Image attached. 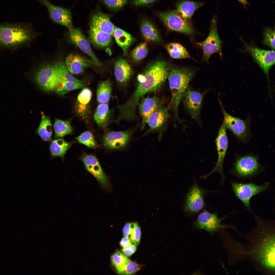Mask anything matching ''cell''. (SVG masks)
<instances>
[{"mask_svg":"<svg viewBox=\"0 0 275 275\" xmlns=\"http://www.w3.org/2000/svg\"><path fill=\"white\" fill-rule=\"evenodd\" d=\"M255 225L240 242L226 230L221 232L223 245L228 253V263L233 265L247 260L261 273L275 274L274 222L255 216Z\"/></svg>","mask_w":275,"mask_h":275,"instance_id":"6da1fadb","label":"cell"},{"mask_svg":"<svg viewBox=\"0 0 275 275\" xmlns=\"http://www.w3.org/2000/svg\"><path fill=\"white\" fill-rule=\"evenodd\" d=\"M167 63L158 61L148 66L137 76L135 88L128 99L119 104L117 101L119 112L115 122L137 121L139 118L136 109L141 99L146 94L160 91L164 85L171 68Z\"/></svg>","mask_w":275,"mask_h":275,"instance_id":"7a4b0ae2","label":"cell"},{"mask_svg":"<svg viewBox=\"0 0 275 275\" xmlns=\"http://www.w3.org/2000/svg\"><path fill=\"white\" fill-rule=\"evenodd\" d=\"M195 73L193 70L187 67H174L171 68L167 77L171 93L168 107L173 112L175 121H177L183 126V121L178 117L179 106Z\"/></svg>","mask_w":275,"mask_h":275,"instance_id":"3957f363","label":"cell"},{"mask_svg":"<svg viewBox=\"0 0 275 275\" xmlns=\"http://www.w3.org/2000/svg\"><path fill=\"white\" fill-rule=\"evenodd\" d=\"M31 33L30 29L27 24H0V47L16 49L30 39Z\"/></svg>","mask_w":275,"mask_h":275,"instance_id":"277c9868","label":"cell"},{"mask_svg":"<svg viewBox=\"0 0 275 275\" xmlns=\"http://www.w3.org/2000/svg\"><path fill=\"white\" fill-rule=\"evenodd\" d=\"M208 90L206 89L202 91L196 90L188 86L182 99L185 109L200 127H202L201 112L203 100Z\"/></svg>","mask_w":275,"mask_h":275,"instance_id":"5b68a950","label":"cell"},{"mask_svg":"<svg viewBox=\"0 0 275 275\" xmlns=\"http://www.w3.org/2000/svg\"><path fill=\"white\" fill-rule=\"evenodd\" d=\"M226 217L219 218L216 214L205 210L199 215L194 222V226L196 229H203L212 235L219 232L222 229L227 228L232 229L241 235L235 226L221 223Z\"/></svg>","mask_w":275,"mask_h":275,"instance_id":"8992f818","label":"cell"},{"mask_svg":"<svg viewBox=\"0 0 275 275\" xmlns=\"http://www.w3.org/2000/svg\"><path fill=\"white\" fill-rule=\"evenodd\" d=\"M34 79L39 88L47 92L55 91L59 85L53 64L41 66L35 73Z\"/></svg>","mask_w":275,"mask_h":275,"instance_id":"52a82bcc","label":"cell"},{"mask_svg":"<svg viewBox=\"0 0 275 275\" xmlns=\"http://www.w3.org/2000/svg\"><path fill=\"white\" fill-rule=\"evenodd\" d=\"M136 129L134 128L122 131H107L102 136V144L105 148L109 150L124 149L128 144Z\"/></svg>","mask_w":275,"mask_h":275,"instance_id":"ba28073f","label":"cell"},{"mask_svg":"<svg viewBox=\"0 0 275 275\" xmlns=\"http://www.w3.org/2000/svg\"><path fill=\"white\" fill-rule=\"evenodd\" d=\"M158 16L169 30L187 35L194 33L193 26L190 22L183 20L176 10L159 12Z\"/></svg>","mask_w":275,"mask_h":275,"instance_id":"9c48e42d","label":"cell"},{"mask_svg":"<svg viewBox=\"0 0 275 275\" xmlns=\"http://www.w3.org/2000/svg\"><path fill=\"white\" fill-rule=\"evenodd\" d=\"M208 191L194 182L186 197L184 207L185 213L191 215L200 211L204 206V196Z\"/></svg>","mask_w":275,"mask_h":275,"instance_id":"30bf717a","label":"cell"},{"mask_svg":"<svg viewBox=\"0 0 275 275\" xmlns=\"http://www.w3.org/2000/svg\"><path fill=\"white\" fill-rule=\"evenodd\" d=\"M171 119L169 108L164 105L158 108L150 116L147 121L149 129L145 134L157 132L160 140L167 129Z\"/></svg>","mask_w":275,"mask_h":275,"instance_id":"8fae6325","label":"cell"},{"mask_svg":"<svg viewBox=\"0 0 275 275\" xmlns=\"http://www.w3.org/2000/svg\"><path fill=\"white\" fill-rule=\"evenodd\" d=\"M217 24L216 19L214 17L211 22L210 29L208 37L204 41L198 43L203 51V59L207 62L213 53L222 54V42L218 34Z\"/></svg>","mask_w":275,"mask_h":275,"instance_id":"7c38bea8","label":"cell"},{"mask_svg":"<svg viewBox=\"0 0 275 275\" xmlns=\"http://www.w3.org/2000/svg\"><path fill=\"white\" fill-rule=\"evenodd\" d=\"M231 184L237 196L249 210H250V200L252 197L269 187L267 184L258 185L253 183H242L231 181Z\"/></svg>","mask_w":275,"mask_h":275,"instance_id":"4fadbf2b","label":"cell"},{"mask_svg":"<svg viewBox=\"0 0 275 275\" xmlns=\"http://www.w3.org/2000/svg\"><path fill=\"white\" fill-rule=\"evenodd\" d=\"M92 96L90 89L86 87L82 88L78 95L74 105L76 115L88 126L91 122Z\"/></svg>","mask_w":275,"mask_h":275,"instance_id":"5bb4252c","label":"cell"},{"mask_svg":"<svg viewBox=\"0 0 275 275\" xmlns=\"http://www.w3.org/2000/svg\"><path fill=\"white\" fill-rule=\"evenodd\" d=\"M80 159L86 169L95 178L100 185L106 189H109L110 186L108 177L96 157L93 155L84 153Z\"/></svg>","mask_w":275,"mask_h":275,"instance_id":"9a60e30c","label":"cell"},{"mask_svg":"<svg viewBox=\"0 0 275 275\" xmlns=\"http://www.w3.org/2000/svg\"><path fill=\"white\" fill-rule=\"evenodd\" d=\"M226 128L223 123L219 129L216 140L218 153L217 163L211 171L209 174L202 176V178H206L212 174L217 172L219 173L221 176L222 183L224 181L225 177L223 173V166L228 146V140L226 132Z\"/></svg>","mask_w":275,"mask_h":275,"instance_id":"2e32d148","label":"cell"},{"mask_svg":"<svg viewBox=\"0 0 275 275\" xmlns=\"http://www.w3.org/2000/svg\"><path fill=\"white\" fill-rule=\"evenodd\" d=\"M36 0L46 7L48 11L50 17L54 22L69 29L73 28L70 9L56 6L48 0Z\"/></svg>","mask_w":275,"mask_h":275,"instance_id":"e0dca14e","label":"cell"},{"mask_svg":"<svg viewBox=\"0 0 275 275\" xmlns=\"http://www.w3.org/2000/svg\"><path fill=\"white\" fill-rule=\"evenodd\" d=\"M245 45L248 51L251 54L254 61L268 78L269 70L275 64L274 50H265L246 44Z\"/></svg>","mask_w":275,"mask_h":275,"instance_id":"ac0fdd59","label":"cell"},{"mask_svg":"<svg viewBox=\"0 0 275 275\" xmlns=\"http://www.w3.org/2000/svg\"><path fill=\"white\" fill-rule=\"evenodd\" d=\"M219 103L224 115L223 123L226 128L231 131L239 138L244 140L249 134V124L246 120H244L234 117L227 113L223 106L222 102L218 98Z\"/></svg>","mask_w":275,"mask_h":275,"instance_id":"d6986e66","label":"cell"},{"mask_svg":"<svg viewBox=\"0 0 275 275\" xmlns=\"http://www.w3.org/2000/svg\"><path fill=\"white\" fill-rule=\"evenodd\" d=\"M165 98L154 95L142 98L138 105L139 114L142 120L141 129H143L147 123L150 115L157 109L164 105L166 102Z\"/></svg>","mask_w":275,"mask_h":275,"instance_id":"ffe728a7","label":"cell"},{"mask_svg":"<svg viewBox=\"0 0 275 275\" xmlns=\"http://www.w3.org/2000/svg\"><path fill=\"white\" fill-rule=\"evenodd\" d=\"M260 165L256 157L250 155L241 157L235 162L233 169L235 174L243 178L251 176L259 171Z\"/></svg>","mask_w":275,"mask_h":275,"instance_id":"44dd1931","label":"cell"},{"mask_svg":"<svg viewBox=\"0 0 275 275\" xmlns=\"http://www.w3.org/2000/svg\"><path fill=\"white\" fill-rule=\"evenodd\" d=\"M66 64L68 70L72 75L82 73L87 67L98 66L99 63L80 55L70 54L66 59Z\"/></svg>","mask_w":275,"mask_h":275,"instance_id":"7402d4cb","label":"cell"},{"mask_svg":"<svg viewBox=\"0 0 275 275\" xmlns=\"http://www.w3.org/2000/svg\"><path fill=\"white\" fill-rule=\"evenodd\" d=\"M67 37L69 42L78 47L93 60L99 63L98 58L91 49L89 43L79 29L73 28L69 29Z\"/></svg>","mask_w":275,"mask_h":275,"instance_id":"603a6c76","label":"cell"},{"mask_svg":"<svg viewBox=\"0 0 275 275\" xmlns=\"http://www.w3.org/2000/svg\"><path fill=\"white\" fill-rule=\"evenodd\" d=\"M114 74L116 82L121 88L128 85L133 74V70L127 62L120 58L115 62Z\"/></svg>","mask_w":275,"mask_h":275,"instance_id":"cb8c5ba5","label":"cell"},{"mask_svg":"<svg viewBox=\"0 0 275 275\" xmlns=\"http://www.w3.org/2000/svg\"><path fill=\"white\" fill-rule=\"evenodd\" d=\"M204 4L190 0H181L176 4V11L184 20L189 22L195 11Z\"/></svg>","mask_w":275,"mask_h":275,"instance_id":"d4e9b609","label":"cell"},{"mask_svg":"<svg viewBox=\"0 0 275 275\" xmlns=\"http://www.w3.org/2000/svg\"><path fill=\"white\" fill-rule=\"evenodd\" d=\"M110 16L101 12H96L91 17V25L111 35H113L116 27L111 21Z\"/></svg>","mask_w":275,"mask_h":275,"instance_id":"484cf974","label":"cell"},{"mask_svg":"<svg viewBox=\"0 0 275 275\" xmlns=\"http://www.w3.org/2000/svg\"><path fill=\"white\" fill-rule=\"evenodd\" d=\"M112 114L108 103H99L94 113L93 117L98 127L105 129L111 120Z\"/></svg>","mask_w":275,"mask_h":275,"instance_id":"4316f807","label":"cell"},{"mask_svg":"<svg viewBox=\"0 0 275 275\" xmlns=\"http://www.w3.org/2000/svg\"><path fill=\"white\" fill-rule=\"evenodd\" d=\"M88 33L90 42L95 46L99 47H106L112 42L111 35L94 28L91 25Z\"/></svg>","mask_w":275,"mask_h":275,"instance_id":"83f0119b","label":"cell"},{"mask_svg":"<svg viewBox=\"0 0 275 275\" xmlns=\"http://www.w3.org/2000/svg\"><path fill=\"white\" fill-rule=\"evenodd\" d=\"M112 84L110 79L102 81L98 84L97 91V98L99 103H108L112 92Z\"/></svg>","mask_w":275,"mask_h":275,"instance_id":"f1b7e54d","label":"cell"},{"mask_svg":"<svg viewBox=\"0 0 275 275\" xmlns=\"http://www.w3.org/2000/svg\"><path fill=\"white\" fill-rule=\"evenodd\" d=\"M113 35L117 43L122 49L124 56L126 55L129 48L133 41V37L128 33L116 27Z\"/></svg>","mask_w":275,"mask_h":275,"instance_id":"f546056e","label":"cell"},{"mask_svg":"<svg viewBox=\"0 0 275 275\" xmlns=\"http://www.w3.org/2000/svg\"><path fill=\"white\" fill-rule=\"evenodd\" d=\"M67 142L60 139L53 140L50 147L51 154L53 157H59L63 159L67 151L74 143Z\"/></svg>","mask_w":275,"mask_h":275,"instance_id":"4dcf8cb0","label":"cell"},{"mask_svg":"<svg viewBox=\"0 0 275 275\" xmlns=\"http://www.w3.org/2000/svg\"><path fill=\"white\" fill-rule=\"evenodd\" d=\"M52 127L49 117L43 113L39 126L36 130L37 133L44 141L49 142L51 141Z\"/></svg>","mask_w":275,"mask_h":275,"instance_id":"1f68e13d","label":"cell"},{"mask_svg":"<svg viewBox=\"0 0 275 275\" xmlns=\"http://www.w3.org/2000/svg\"><path fill=\"white\" fill-rule=\"evenodd\" d=\"M140 30L143 36L147 40L156 42L160 41V39L158 31L148 20L144 19L142 21Z\"/></svg>","mask_w":275,"mask_h":275,"instance_id":"d6a6232c","label":"cell"},{"mask_svg":"<svg viewBox=\"0 0 275 275\" xmlns=\"http://www.w3.org/2000/svg\"><path fill=\"white\" fill-rule=\"evenodd\" d=\"M54 137L56 138L62 137L72 134L73 129L71 124V120H64L55 118L53 124Z\"/></svg>","mask_w":275,"mask_h":275,"instance_id":"836d02e7","label":"cell"},{"mask_svg":"<svg viewBox=\"0 0 275 275\" xmlns=\"http://www.w3.org/2000/svg\"><path fill=\"white\" fill-rule=\"evenodd\" d=\"M87 84L85 80L81 82L66 81L59 85L55 91L59 95L63 96L71 91L86 87Z\"/></svg>","mask_w":275,"mask_h":275,"instance_id":"e575fe53","label":"cell"},{"mask_svg":"<svg viewBox=\"0 0 275 275\" xmlns=\"http://www.w3.org/2000/svg\"><path fill=\"white\" fill-rule=\"evenodd\" d=\"M166 48L170 55L174 59H182L191 58L185 48L179 43H169Z\"/></svg>","mask_w":275,"mask_h":275,"instance_id":"d590c367","label":"cell"},{"mask_svg":"<svg viewBox=\"0 0 275 275\" xmlns=\"http://www.w3.org/2000/svg\"><path fill=\"white\" fill-rule=\"evenodd\" d=\"M76 138L79 143L89 148L96 149L99 147L93 134L89 131L84 132Z\"/></svg>","mask_w":275,"mask_h":275,"instance_id":"8d00e7d4","label":"cell"},{"mask_svg":"<svg viewBox=\"0 0 275 275\" xmlns=\"http://www.w3.org/2000/svg\"><path fill=\"white\" fill-rule=\"evenodd\" d=\"M141 268L140 265L131 261L116 269L118 273L120 274L128 275L135 273Z\"/></svg>","mask_w":275,"mask_h":275,"instance_id":"74e56055","label":"cell"},{"mask_svg":"<svg viewBox=\"0 0 275 275\" xmlns=\"http://www.w3.org/2000/svg\"><path fill=\"white\" fill-rule=\"evenodd\" d=\"M148 51L146 43H142L138 45L133 50L131 53V56L133 60L139 61L146 56Z\"/></svg>","mask_w":275,"mask_h":275,"instance_id":"f35d334b","label":"cell"},{"mask_svg":"<svg viewBox=\"0 0 275 275\" xmlns=\"http://www.w3.org/2000/svg\"><path fill=\"white\" fill-rule=\"evenodd\" d=\"M264 39L263 42L265 45H266L275 49V30L270 26L265 28L263 29Z\"/></svg>","mask_w":275,"mask_h":275,"instance_id":"ab89813d","label":"cell"},{"mask_svg":"<svg viewBox=\"0 0 275 275\" xmlns=\"http://www.w3.org/2000/svg\"><path fill=\"white\" fill-rule=\"evenodd\" d=\"M111 259L112 263L116 268L131 261L118 250L111 256Z\"/></svg>","mask_w":275,"mask_h":275,"instance_id":"60d3db41","label":"cell"},{"mask_svg":"<svg viewBox=\"0 0 275 275\" xmlns=\"http://www.w3.org/2000/svg\"><path fill=\"white\" fill-rule=\"evenodd\" d=\"M141 236L140 228L136 222L132 223V226L129 238L136 246L139 244Z\"/></svg>","mask_w":275,"mask_h":275,"instance_id":"b9f144b4","label":"cell"},{"mask_svg":"<svg viewBox=\"0 0 275 275\" xmlns=\"http://www.w3.org/2000/svg\"><path fill=\"white\" fill-rule=\"evenodd\" d=\"M109 8L114 10H117L122 7L128 0H102Z\"/></svg>","mask_w":275,"mask_h":275,"instance_id":"7bdbcfd3","label":"cell"},{"mask_svg":"<svg viewBox=\"0 0 275 275\" xmlns=\"http://www.w3.org/2000/svg\"><path fill=\"white\" fill-rule=\"evenodd\" d=\"M136 249L135 245L132 244L129 247L122 249V251L123 254L126 256H129L132 255L135 251Z\"/></svg>","mask_w":275,"mask_h":275,"instance_id":"ee69618b","label":"cell"},{"mask_svg":"<svg viewBox=\"0 0 275 275\" xmlns=\"http://www.w3.org/2000/svg\"><path fill=\"white\" fill-rule=\"evenodd\" d=\"M156 0H133L132 3L136 6L146 5L152 3Z\"/></svg>","mask_w":275,"mask_h":275,"instance_id":"f6af8a7d","label":"cell"},{"mask_svg":"<svg viewBox=\"0 0 275 275\" xmlns=\"http://www.w3.org/2000/svg\"><path fill=\"white\" fill-rule=\"evenodd\" d=\"M123 249L127 248L132 244V241L128 237H125L123 238L120 242Z\"/></svg>","mask_w":275,"mask_h":275,"instance_id":"bcb514c9","label":"cell"},{"mask_svg":"<svg viewBox=\"0 0 275 275\" xmlns=\"http://www.w3.org/2000/svg\"><path fill=\"white\" fill-rule=\"evenodd\" d=\"M132 226V223H128L124 226L123 229V235L129 238Z\"/></svg>","mask_w":275,"mask_h":275,"instance_id":"7dc6e473","label":"cell"},{"mask_svg":"<svg viewBox=\"0 0 275 275\" xmlns=\"http://www.w3.org/2000/svg\"><path fill=\"white\" fill-rule=\"evenodd\" d=\"M242 4L245 7L246 5L249 4L248 2V0H237Z\"/></svg>","mask_w":275,"mask_h":275,"instance_id":"c3c4849f","label":"cell"}]
</instances>
